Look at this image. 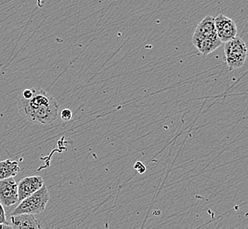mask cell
Returning a JSON list of instances; mask_svg holds the SVG:
<instances>
[{"instance_id": "obj_1", "label": "cell", "mask_w": 248, "mask_h": 229, "mask_svg": "<svg viewBox=\"0 0 248 229\" xmlns=\"http://www.w3.org/2000/svg\"><path fill=\"white\" fill-rule=\"evenodd\" d=\"M19 114L25 119L41 124H51L57 120L59 105L52 96L39 89L30 99L20 96L18 99Z\"/></svg>"}, {"instance_id": "obj_2", "label": "cell", "mask_w": 248, "mask_h": 229, "mask_svg": "<svg viewBox=\"0 0 248 229\" xmlns=\"http://www.w3.org/2000/svg\"><path fill=\"white\" fill-rule=\"evenodd\" d=\"M49 198L50 196L48 189L43 184V186L40 190L20 201L19 205L12 213V215H18L20 213L39 214L45 210Z\"/></svg>"}, {"instance_id": "obj_3", "label": "cell", "mask_w": 248, "mask_h": 229, "mask_svg": "<svg viewBox=\"0 0 248 229\" xmlns=\"http://www.w3.org/2000/svg\"><path fill=\"white\" fill-rule=\"evenodd\" d=\"M224 43V56L229 70L243 66L248 56V48L243 39L236 36Z\"/></svg>"}, {"instance_id": "obj_4", "label": "cell", "mask_w": 248, "mask_h": 229, "mask_svg": "<svg viewBox=\"0 0 248 229\" xmlns=\"http://www.w3.org/2000/svg\"><path fill=\"white\" fill-rule=\"evenodd\" d=\"M214 20L217 37L222 43H226L237 36L238 29L233 19L224 15H218Z\"/></svg>"}, {"instance_id": "obj_5", "label": "cell", "mask_w": 248, "mask_h": 229, "mask_svg": "<svg viewBox=\"0 0 248 229\" xmlns=\"http://www.w3.org/2000/svg\"><path fill=\"white\" fill-rule=\"evenodd\" d=\"M19 202L18 183L15 177L0 180V203L5 207H10Z\"/></svg>"}, {"instance_id": "obj_6", "label": "cell", "mask_w": 248, "mask_h": 229, "mask_svg": "<svg viewBox=\"0 0 248 229\" xmlns=\"http://www.w3.org/2000/svg\"><path fill=\"white\" fill-rule=\"evenodd\" d=\"M44 184V181L42 177L33 176V177H25L21 179L18 183V195L19 202L23 200L27 196H30L35 191L40 190Z\"/></svg>"}, {"instance_id": "obj_7", "label": "cell", "mask_w": 248, "mask_h": 229, "mask_svg": "<svg viewBox=\"0 0 248 229\" xmlns=\"http://www.w3.org/2000/svg\"><path fill=\"white\" fill-rule=\"evenodd\" d=\"M193 37L197 38H218L216 30L215 20L212 16H206L196 27Z\"/></svg>"}, {"instance_id": "obj_8", "label": "cell", "mask_w": 248, "mask_h": 229, "mask_svg": "<svg viewBox=\"0 0 248 229\" xmlns=\"http://www.w3.org/2000/svg\"><path fill=\"white\" fill-rule=\"evenodd\" d=\"M11 226L13 229H42V225L35 216L29 213L12 215Z\"/></svg>"}, {"instance_id": "obj_9", "label": "cell", "mask_w": 248, "mask_h": 229, "mask_svg": "<svg viewBox=\"0 0 248 229\" xmlns=\"http://www.w3.org/2000/svg\"><path fill=\"white\" fill-rule=\"evenodd\" d=\"M192 43L199 52L203 55H209L210 53L215 51L217 49L222 45V42L218 38H197L193 37Z\"/></svg>"}, {"instance_id": "obj_10", "label": "cell", "mask_w": 248, "mask_h": 229, "mask_svg": "<svg viewBox=\"0 0 248 229\" xmlns=\"http://www.w3.org/2000/svg\"><path fill=\"white\" fill-rule=\"evenodd\" d=\"M20 168L19 163L16 161L5 160L0 162V180L10 177H15L18 175Z\"/></svg>"}, {"instance_id": "obj_11", "label": "cell", "mask_w": 248, "mask_h": 229, "mask_svg": "<svg viewBox=\"0 0 248 229\" xmlns=\"http://www.w3.org/2000/svg\"><path fill=\"white\" fill-rule=\"evenodd\" d=\"M72 111L70 109H62L60 113V117L63 122H69L72 118Z\"/></svg>"}, {"instance_id": "obj_12", "label": "cell", "mask_w": 248, "mask_h": 229, "mask_svg": "<svg viewBox=\"0 0 248 229\" xmlns=\"http://www.w3.org/2000/svg\"><path fill=\"white\" fill-rule=\"evenodd\" d=\"M134 168L138 171L140 175H143L146 172V166L142 162H137L134 164Z\"/></svg>"}, {"instance_id": "obj_13", "label": "cell", "mask_w": 248, "mask_h": 229, "mask_svg": "<svg viewBox=\"0 0 248 229\" xmlns=\"http://www.w3.org/2000/svg\"><path fill=\"white\" fill-rule=\"evenodd\" d=\"M0 224L8 225V222L6 221V217H5V208L4 205L0 203Z\"/></svg>"}, {"instance_id": "obj_14", "label": "cell", "mask_w": 248, "mask_h": 229, "mask_svg": "<svg viewBox=\"0 0 248 229\" xmlns=\"http://www.w3.org/2000/svg\"><path fill=\"white\" fill-rule=\"evenodd\" d=\"M34 91H35L34 88H27V89H25V90L23 91L21 96H22L23 98H25V99H30V98L33 96Z\"/></svg>"}]
</instances>
